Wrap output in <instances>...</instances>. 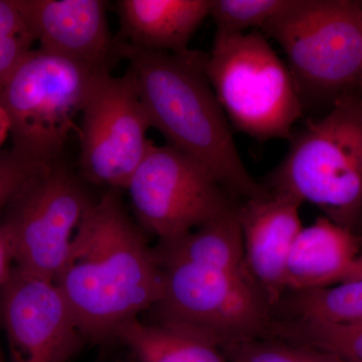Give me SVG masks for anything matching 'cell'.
Wrapping results in <instances>:
<instances>
[{"label": "cell", "mask_w": 362, "mask_h": 362, "mask_svg": "<svg viewBox=\"0 0 362 362\" xmlns=\"http://www.w3.org/2000/svg\"><path fill=\"white\" fill-rule=\"evenodd\" d=\"M361 7H362V1H361ZM361 93H362V87H361Z\"/></svg>", "instance_id": "cell-28"}, {"label": "cell", "mask_w": 362, "mask_h": 362, "mask_svg": "<svg viewBox=\"0 0 362 362\" xmlns=\"http://www.w3.org/2000/svg\"><path fill=\"white\" fill-rule=\"evenodd\" d=\"M361 240L356 232L324 216L303 226L286 267V293L338 284L361 254Z\"/></svg>", "instance_id": "cell-15"}, {"label": "cell", "mask_w": 362, "mask_h": 362, "mask_svg": "<svg viewBox=\"0 0 362 362\" xmlns=\"http://www.w3.org/2000/svg\"><path fill=\"white\" fill-rule=\"evenodd\" d=\"M268 337L311 345L345 362H362V322L329 324L273 319Z\"/></svg>", "instance_id": "cell-19"}, {"label": "cell", "mask_w": 362, "mask_h": 362, "mask_svg": "<svg viewBox=\"0 0 362 362\" xmlns=\"http://www.w3.org/2000/svg\"><path fill=\"white\" fill-rule=\"evenodd\" d=\"M37 49L95 71L109 70L116 56L102 0H18Z\"/></svg>", "instance_id": "cell-12"}, {"label": "cell", "mask_w": 362, "mask_h": 362, "mask_svg": "<svg viewBox=\"0 0 362 362\" xmlns=\"http://www.w3.org/2000/svg\"><path fill=\"white\" fill-rule=\"evenodd\" d=\"M362 280V254H359L350 265L339 283L349 282V281Z\"/></svg>", "instance_id": "cell-25"}, {"label": "cell", "mask_w": 362, "mask_h": 362, "mask_svg": "<svg viewBox=\"0 0 362 362\" xmlns=\"http://www.w3.org/2000/svg\"><path fill=\"white\" fill-rule=\"evenodd\" d=\"M296 0H209V16L216 33L244 35L263 30L271 21L291 8Z\"/></svg>", "instance_id": "cell-20"}, {"label": "cell", "mask_w": 362, "mask_h": 362, "mask_svg": "<svg viewBox=\"0 0 362 362\" xmlns=\"http://www.w3.org/2000/svg\"><path fill=\"white\" fill-rule=\"evenodd\" d=\"M125 189L159 242L235 216L242 204L204 164L168 144L152 143Z\"/></svg>", "instance_id": "cell-8"}, {"label": "cell", "mask_w": 362, "mask_h": 362, "mask_svg": "<svg viewBox=\"0 0 362 362\" xmlns=\"http://www.w3.org/2000/svg\"><path fill=\"white\" fill-rule=\"evenodd\" d=\"M99 71L40 49L28 52L0 93L11 147L40 165L58 163Z\"/></svg>", "instance_id": "cell-6"}, {"label": "cell", "mask_w": 362, "mask_h": 362, "mask_svg": "<svg viewBox=\"0 0 362 362\" xmlns=\"http://www.w3.org/2000/svg\"><path fill=\"white\" fill-rule=\"evenodd\" d=\"M54 283L85 340L101 344L158 301L161 267L116 192L88 209Z\"/></svg>", "instance_id": "cell-1"}, {"label": "cell", "mask_w": 362, "mask_h": 362, "mask_svg": "<svg viewBox=\"0 0 362 362\" xmlns=\"http://www.w3.org/2000/svg\"><path fill=\"white\" fill-rule=\"evenodd\" d=\"M301 206L290 195L271 194L242 202L238 211L247 268L272 310L286 293L288 259L303 228Z\"/></svg>", "instance_id": "cell-13"}, {"label": "cell", "mask_w": 362, "mask_h": 362, "mask_svg": "<svg viewBox=\"0 0 362 362\" xmlns=\"http://www.w3.org/2000/svg\"><path fill=\"white\" fill-rule=\"evenodd\" d=\"M273 318L329 324L362 322V280L287 292L274 308Z\"/></svg>", "instance_id": "cell-18"}, {"label": "cell", "mask_w": 362, "mask_h": 362, "mask_svg": "<svg viewBox=\"0 0 362 362\" xmlns=\"http://www.w3.org/2000/svg\"><path fill=\"white\" fill-rule=\"evenodd\" d=\"M9 135H11V125H9L8 117L0 105V150Z\"/></svg>", "instance_id": "cell-26"}, {"label": "cell", "mask_w": 362, "mask_h": 362, "mask_svg": "<svg viewBox=\"0 0 362 362\" xmlns=\"http://www.w3.org/2000/svg\"><path fill=\"white\" fill-rule=\"evenodd\" d=\"M80 163L86 180L126 188L151 146L149 117L129 71L97 74L81 112Z\"/></svg>", "instance_id": "cell-10"}, {"label": "cell", "mask_w": 362, "mask_h": 362, "mask_svg": "<svg viewBox=\"0 0 362 362\" xmlns=\"http://www.w3.org/2000/svg\"><path fill=\"white\" fill-rule=\"evenodd\" d=\"M0 362H6V359H4V352H2L1 346H0Z\"/></svg>", "instance_id": "cell-27"}, {"label": "cell", "mask_w": 362, "mask_h": 362, "mask_svg": "<svg viewBox=\"0 0 362 362\" xmlns=\"http://www.w3.org/2000/svg\"><path fill=\"white\" fill-rule=\"evenodd\" d=\"M288 142L284 158L259 182L356 232L362 220V93L307 119Z\"/></svg>", "instance_id": "cell-3"}, {"label": "cell", "mask_w": 362, "mask_h": 362, "mask_svg": "<svg viewBox=\"0 0 362 362\" xmlns=\"http://www.w3.org/2000/svg\"><path fill=\"white\" fill-rule=\"evenodd\" d=\"M93 204L78 178L59 162L37 171L0 221L13 240L16 268L54 282Z\"/></svg>", "instance_id": "cell-9"}, {"label": "cell", "mask_w": 362, "mask_h": 362, "mask_svg": "<svg viewBox=\"0 0 362 362\" xmlns=\"http://www.w3.org/2000/svg\"><path fill=\"white\" fill-rule=\"evenodd\" d=\"M40 165L13 147L0 152V211L23 189L26 182L40 169Z\"/></svg>", "instance_id": "cell-23"}, {"label": "cell", "mask_w": 362, "mask_h": 362, "mask_svg": "<svg viewBox=\"0 0 362 362\" xmlns=\"http://www.w3.org/2000/svg\"><path fill=\"white\" fill-rule=\"evenodd\" d=\"M163 286L154 322L185 328L223 349L268 337L273 310L252 279L185 261L158 262Z\"/></svg>", "instance_id": "cell-7"}, {"label": "cell", "mask_w": 362, "mask_h": 362, "mask_svg": "<svg viewBox=\"0 0 362 362\" xmlns=\"http://www.w3.org/2000/svg\"><path fill=\"white\" fill-rule=\"evenodd\" d=\"M116 341L127 347L136 362H228L218 345L170 324L132 319L118 330Z\"/></svg>", "instance_id": "cell-17"}, {"label": "cell", "mask_w": 362, "mask_h": 362, "mask_svg": "<svg viewBox=\"0 0 362 362\" xmlns=\"http://www.w3.org/2000/svg\"><path fill=\"white\" fill-rule=\"evenodd\" d=\"M8 362H70L86 341L54 281L14 269L0 288Z\"/></svg>", "instance_id": "cell-11"}, {"label": "cell", "mask_w": 362, "mask_h": 362, "mask_svg": "<svg viewBox=\"0 0 362 362\" xmlns=\"http://www.w3.org/2000/svg\"><path fill=\"white\" fill-rule=\"evenodd\" d=\"M16 267L13 240L6 226L0 223V288L11 279Z\"/></svg>", "instance_id": "cell-24"}, {"label": "cell", "mask_w": 362, "mask_h": 362, "mask_svg": "<svg viewBox=\"0 0 362 362\" xmlns=\"http://www.w3.org/2000/svg\"><path fill=\"white\" fill-rule=\"evenodd\" d=\"M204 70L233 130L261 142L289 140L305 115L287 64L262 32L216 33Z\"/></svg>", "instance_id": "cell-5"}, {"label": "cell", "mask_w": 362, "mask_h": 362, "mask_svg": "<svg viewBox=\"0 0 362 362\" xmlns=\"http://www.w3.org/2000/svg\"><path fill=\"white\" fill-rule=\"evenodd\" d=\"M128 63L151 127L168 144L204 164L228 192L244 202L271 192L245 166L233 128L204 70L206 52H152L116 40Z\"/></svg>", "instance_id": "cell-2"}, {"label": "cell", "mask_w": 362, "mask_h": 362, "mask_svg": "<svg viewBox=\"0 0 362 362\" xmlns=\"http://www.w3.org/2000/svg\"><path fill=\"white\" fill-rule=\"evenodd\" d=\"M153 250L158 262H189L254 280L245 257L238 214L176 239L158 242Z\"/></svg>", "instance_id": "cell-16"}, {"label": "cell", "mask_w": 362, "mask_h": 362, "mask_svg": "<svg viewBox=\"0 0 362 362\" xmlns=\"http://www.w3.org/2000/svg\"><path fill=\"white\" fill-rule=\"evenodd\" d=\"M121 40L147 51L182 54L209 16V0H121Z\"/></svg>", "instance_id": "cell-14"}, {"label": "cell", "mask_w": 362, "mask_h": 362, "mask_svg": "<svg viewBox=\"0 0 362 362\" xmlns=\"http://www.w3.org/2000/svg\"><path fill=\"white\" fill-rule=\"evenodd\" d=\"M262 33L284 52L305 113L361 93V1L296 0Z\"/></svg>", "instance_id": "cell-4"}, {"label": "cell", "mask_w": 362, "mask_h": 362, "mask_svg": "<svg viewBox=\"0 0 362 362\" xmlns=\"http://www.w3.org/2000/svg\"><path fill=\"white\" fill-rule=\"evenodd\" d=\"M35 44L18 0H0V93Z\"/></svg>", "instance_id": "cell-22"}, {"label": "cell", "mask_w": 362, "mask_h": 362, "mask_svg": "<svg viewBox=\"0 0 362 362\" xmlns=\"http://www.w3.org/2000/svg\"><path fill=\"white\" fill-rule=\"evenodd\" d=\"M221 350L228 362H345L325 350L276 337L252 338Z\"/></svg>", "instance_id": "cell-21"}]
</instances>
